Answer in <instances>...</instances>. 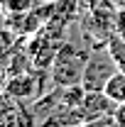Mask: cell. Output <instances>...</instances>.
Returning a JSON list of instances; mask_svg holds the SVG:
<instances>
[{
	"label": "cell",
	"instance_id": "cell-8",
	"mask_svg": "<svg viewBox=\"0 0 125 127\" xmlns=\"http://www.w3.org/2000/svg\"><path fill=\"white\" fill-rule=\"evenodd\" d=\"M115 34H120L125 39V5L115 10Z\"/></svg>",
	"mask_w": 125,
	"mask_h": 127
},
{
	"label": "cell",
	"instance_id": "cell-5",
	"mask_svg": "<svg viewBox=\"0 0 125 127\" xmlns=\"http://www.w3.org/2000/svg\"><path fill=\"white\" fill-rule=\"evenodd\" d=\"M115 103L110 100L103 91H86L83 100H81V115H83V122H96V120H103V117H113L115 112Z\"/></svg>",
	"mask_w": 125,
	"mask_h": 127
},
{
	"label": "cell",
	"instance_id": "cell-9",
	"mask_svg": "<svg viewBox=\"0 0 125 127\" xmlns=\"http://www.w3.org/2000/svg\"><path fill=\"white\" fill-rule=\"evenodd\" d=\"M113 120H115V125H118V127H125V105H118V108H115Z\"/></svg>",
	"mask_w": 125,
	"mask_h": 127
},
{
	"label": "cell",
	"instance_id": "cell-11",
	"mask_svg": "<svg viewBox=\"0 0 125 127\" xmlns=\"http://www.w3.org/2000/svg\"><path fill=\"white\" fill-rule=\"evenodd\" d=\"M44 2H59V0H44Z\"/></svg>",
	"mask_w": 125,
	"mask_h": 127
},
{
	"label": "cell",
	"instance_id": "cell-4",
	"mask_svg": "<svg viewBox=\"0 0 125 127\" xmlns=\"http://www.w3.org/2000/svg\"><path fill=\"white\" fill-rule=\"evenodd\" d=\"M34 112L25 108V100H17L15 95H0V127H34Z\"/></svg>",
	"mask_w": 125,
	"mask_h": 127
},
{
	"label": "cell",
	"instance_id": "cell-10",
	"mask_svg": "<svg viewBox=\"0 0 125 127\" xmlns=\"http://www.w3.org/2000/svg\"><path fill=\"white\" fill-rule=\"evenodd\" d=\"M7 7V0H0V10H5Z\"/></svg>",
	"mask_w": 125,
	"mask_h": 127
},
{
	"label": "cell",
	"instance_id": "cell-7",
	"mask_svg": "<svg viewBox=\"0 0 125 127\" xmlns=\"http://www.w3.org/2000/svg\"><path fill=\"white\" fill-rule=\"evenodd\" d=\"M106 44H108L110 54H113V59L118 61V68H120V71H125V39L120 37V34H113Z\"/></svg>",
	"mask_w": 125,
	"mask_h": 127
},
{
	"label": "cell",
	"instance_id": "cell-3",
	"mask_svg": "<svg viewBox=\"0 0 125 127\" xmlns=\"http://www.w3.org/2000/svg\"><path fill=\"white\" fill-rule=\"evenodd\" d=\"M44 71H47V68H32V71H25V73L10 76L7 83H5V93L15 95L17 100H25V103L39 100L42 95L47 93L44 86H42V81H39Z\"/></svg>",
	"mask_w": 125,
	"mask_h": 127
},
{
	"label": "cell",
	"instance_id": "cell-2",
	"mask_svg": "<svg viewBox=\"0 0 125 127\" xmlns=\"http://www.w3.org/2000/svg\"><path fill=\"white\" fill-rule=\"evenodd\" d=\"M118 61L113 59L108 44H96L88 51V59H86V68H83V81H81V88L83 91H103L106 83L113 78V73H118Z\"/></svg>",
	"mask_w": 125,
	"mask_h": 127
},
{
	"label": "cell",
	"instance_id": "cell-6",
	"mask_svg": "<svg viewBox=\"0 0 125 127\" xmlns=\"http://www.w3.org/2000/svg\"><path fill=\"white\" fill-rule=\"evenodd\" d=\"M103 93L108 95L115 105H125V71H118L113 73V78L106 83Z\"/></svg>",
	"mask_w": 125,
	"mask_h": 127
},
{
	"label": "cell",
	"instance_id": "cell-1",
	"mask_svg": "<svg viewBox=\"0 0 125 127\" xmlns=\"http://www.w3.org/2000/svg\"><path fill=\"white\" fill-rule=\"evenodd\" d=\"M88 51H91V47L81 49L78 44L62 42V47L57 51L54 61L49 66V81H52L57 88H74V86H81Z\"/></svg>",
	"mask_w": 125,
	"mask_h": 127
}]
</instances>
